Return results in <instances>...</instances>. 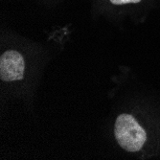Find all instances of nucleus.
Masks as SVG:
<instances>
[{"mask_svg": "<svg viewBox=\"0 0 160 160\" xmlns=\"http://www.w3.org/2000/svg\"><path fill=\"white\" fill-rule=\"evenodd\" d=\"M114 135L120 146L128 152H138L147 140L144 128L133 116L124 113L118 116L114 126Z\"/></svg>", "mask_w": 160, "mask_h": 160, "instance_id": "nucleus-1", "label": "nucleus"}, {"mask_svg": "<svg viewBox=\"0 0 160 160\" xmlns=\"http://www.w3.org/2000/svg\"><path fill=\"white\" fill-rule=\"evenodd\" d=\"M24 68L23 58L17 51H7L0 58V79L3 82L22 80Z\"/></svg>", "mask_w": 160, "mask_h": 160, "instance_id": "nucleus-2", "label": "nucleus"}, {"mask_svg": "<svg viewBox=\"0 0 160 160\" xmlns=\"http://www.w3.org/2000/svg\"><path fill=\"white\" fill-rule=\"evenodd\" d=\"M141 0H110L113 5H125L128 3H138Z\"/></svg>", "mask_w": 160, "mask_h": 160, "instance_id": "nucleus-3", "label": "nucleus"}]
</instances>
